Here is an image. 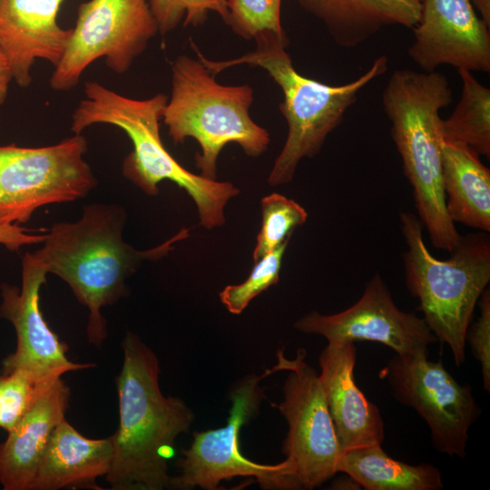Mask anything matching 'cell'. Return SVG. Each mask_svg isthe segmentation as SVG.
<instances>
[{
	"mask_svg": "<svg viewBox=\"0 0 490 490\" xmlns=\"http://www.w3.org/2000/svg\"><path fill=\"white\" fill-rule=\"evenodd\" d=\"M125 221L126 212L120 205L89 204L77 220L54 223L42 246L31 252L87 307V336L96 346L107 335L102 309L127 295L125 281L143 261L163 258L189 235V230L182 229L163 243L139 250L123 240Z\"/></svg>",
	"mask_w": 490,
	"mask_h": 490,
	"instance_id": "cell-1",
	"label": "cell"
},
{
	"mask_svg": "<svg viewBox=\"0 0 490 490\" xmlns=\"http://www.w3.org/2000/svg\"><path fill=\"white\" fill-rule=\"evenodd\" d=\"M122 348L119 426L110 436L113 460L106 480L114 490L169 488L168 460L194 414L180 397L163 396L158 358L135 334H126Z\"/></svg>",
	"mask_w": 490,
	"mask_h": 490,
	"instance_id": "cell-2",
	"label": "cell"
},
{
	"mask_svg": "<svg viewBox=\"0 0 490 490\" xmlns=\"http://www.w3.org/2000/svg\"><path fill=\"white\" fill-rule=\"evenodd\" d=\"M453 100L447 78L436 71L397 69L382 94L390 133L402 159L418 219L433 247L448 252L462 235L446 208L442 179V119Z\"/></svg>",
	"mask_w": 490,
	"mask_h": 490,
	"instance_id": "cell-3",
	"label": "cell"
},
{
	"mask_svg": "<svg viewBox=\"0 0 490 490\" xmlns=\"http://www.w3.org/2000/svg\"><path fill=\"white\" fill-rule=\"evenodd\" d=\"M82 99L72 114L71 132L81 134L95 124L123 131L132 150L124 158L123 176L149 196L170 181L183 189L196 204L200 224L211 230L225 223L224 210L240 190L230 181L195 174L180 164L163 145L160 122L168 97L157 93L145 99L124 96L94 81H87Z\"/></svg>",
	"mask_w": 490,
	"mask_h": 490,
	"instance_id": "cell-4",
	"label": "cell"
},
{
	"mask_svg": "<svg viewBox=\"0 0 490 490\" xmlns=\"http://www.w3.org/2000/svg\"><path fill=\"white\" fill-rule=\"evenodd\" d=\"M254 40L253 51L225 61L209 60L191 39L190 44L197 57L215 75L232 66L249 64L265 70L279 86L283 94L279 111L286 120L288 133L268 178L270 185L277 186L292 181L302 159L313 158L320 152L328 135L341 123L346 112L357 101L358 93L387 72L388 60L380 55L358 78L330 85L306 77L295 69L286 51L287 36L265 32Z\"/></svg>",
	"mask_w": 490,
	"mask_h": 490,
	"instance_id": "cell-5",
	"label": "cell"
},
{
	"mask_svg": "<svg viewBox=\"0 0 490 490\" xmlns=\"http://www.w3.org/2000/svg\"><path fill=\"white\" fill-rule=\"evenodd\" d=\"M400 226L407 245L403 262L407 289L418 299L432 333L449 347L460 367L475 308L490 281V237L485 231L462 236L451 256L439 260L428 250L417 216L401 212Z\"/></svg>",
	"mask_w": 490,
	"mask_h": 490,
	"instance_id": "cell-6",
	"label": "cell"
},
{
	"mask_svg": "<svg viewBox=\"0 0 490 490\" xmlns=\"http://www.w3.org/2000/svg\"><path fill=\"white\" fill-rule=\"evenodd\" d=\"M254 91L249 84L224 85L198 58L179 55L172 65V93L162 118L172 142L193 138L201 152L195 165L201 175L216 179L220 152L236 143L250 157L268 150L269 132L250 116Z\"/></svg>",
	"mask_w": 490,
	"mask_h": 490,
	"instance_id": "cell-7",
	"label": "cell"
},
{
	"mask_svg": "<svg viewBox=\"0 0 490 490\" xmlns=\"http://www.w3.org/2000/svg\"><path fill=\"white\" fill-rule=\"evenodd\" d=\"M87 148L82 133L48 146L0 145V227L27 222L43 206L87 196L97 185L84 159Z\"/></svg>",
	"mask_w": 490,
	"mask_h": 490,
	"instance_id": "cell-8",
	"label": "cell"
},
{
	"mask_svg": "<svg viewBox=\"0 0 490 490\" xmlns=\"http://www.w3.org/2000/svg\"><path fill=\"white\" fill-rule=\"evenodd\" d=\"M272 373L271 368L260 376H247L233 387L226 425L193 434L191 446L181 450L176 461L180 474L171 476L169 488L215 490L223 480L244 476L253 477L264 489H300L287 459L275 465L259 464L244 456L240 448L241 426L259 412L265 397L260 381Z\"/></svg>",
	"mask_w": 490,
	"mask_h": 490,
	"instance_id": "cell-9",
	"label": "cell"
},
{
	"mask_svg": "<svg viewBox=\"0 0 490 490\" xmlns=\"http://www.w3.org/2000/svg\"><path fill=\"white\" fill-rule=\"evenodd\" d=\"M159 33L148 0H89L82 3L64 56L54 67L50 86L75 87L97 59L118 74L126 73Z\"/></svg>",
	"mask_w": 490,
	"mask_h": 490,
	"instance_id": "cell-10",
	"label": "cell"
},
{
	"mask_svg": "<svg viewBox=\"0 0 490 490\" xmlns=\"http://www.w3.org/2000/svg\"><path fill=\"white\" fill-rule=\"evenodd\" d=\"M273 371H288L283 400L271 404L288 424L282 452L292 466L300 489H314L338 473L342 448L328 411L317 371L308 364L305 348L294 358L277 353Z\"/></svg>",
	"mask_w": 490,
	"mask_h": 490,
	"instance_id": "cell-11",
	"label": "cell"
},
{
	"mask_svg": "<svg viewBox=\"0 0 490 490\" xmlns=\"http://www.w3.org/2000/svg\"><path fill=\"white\" fill-rule=\"evenodd\" d=\"M394 397L426 423L435 449L464 458L470 426L480 408L469 384H460L441 361L395 355L381 369Z\"/></svg>",
	"mask_w": 490,
	"mask_h": 490,
	"instance_id": "cell-12",
	"label": "cell"
},
{
	"mask_svg": "<svg viewBox=\"0 0 490 490\" xmlns=\"http://www.w3.org/2000/svg\"><path fill=\"white\" fill-rule=\"evenodd\" d=\"M294 328L306 334L322 336L328 342L381 343L401 357L427 356L429 346L437 340L423 318L396 305L378 273L349 308L330 315L311 311L299 318Z\"/></svg>",
	"mask_w": 490,
	"mask_h": 490,
	"instance_id": "cell-13",
	"label": "cell"
},
{
	"mask_svg": "<svg viewBox=\"0 0 490 490\" xmlns=\"http://www.w3.org/2000/svg\"><path fill=\"white\" fill-rule=\"evenodd\" d=\"M47 274L31 252H26L22 260L21 288L1 285L0 316L12 323L16 334V348L3 360V374L24 369L39 380L52 383L66 372L93 367L67 358L66 345L42 314L40 290Z\"/></svg>",
	"mask_w": 490,
	"mask_h": 490,
	"instance_id": "cell-14",
	"label": "cell"
},
{
	"mask_svg": "<svg viewBox=\"0 0 490 490\" xmlns=\"http://www.w3.org/2000/svg\"><path fill=\"white\" fill-rule=\"evenodd\" d=\"M421 15L412 28L411 60L430 73L441 65L489 73L490 33L471 0H421Z\"/></svg>",
	"mask_w": 490,
	"mask_h": 490,
	"instance_id": "cell-15",
	"label": "cell"
},
{
	"mask_svg": "<svg viewBox=\"0 0 490 490\" xmlns=\"http://www.w3.org/2000/svg\"><path fill=\"white\" fill-rule=\"evenodd\" d=\"M64 1L0 0V50L18 86L31 84L37 59L55 67L64 56L72 34L57 23Z\"/></svg>",
	"mask_w": 490,
	"mask_h": 490,
	"instance_id": "cell-16",
	"label": "cell"
},
{
	"mask_svg": "<svg viewBox=\"0 0 490 490\" xmlns=\"http://www.w3.org/2000/svg\"><path fill=\"white\" fill-rule=\"evenodd\" d=\"M354 342H328L318 357L319 380L342 451L381 444L385 426L378 407L359 389L354 376Z\"/></svg>",
	"mask_w": 490,
	"mask_h": 490,
	"instance_id": "cell-17",
	"label": "cell"
},
{
	"mask_svg": "<svg viewBox=\"0 0 490 490\" xmlns=\"http://www.w3.org/2000/svg\"><path fill=\"white\" fill-rule=\"evenodd\" d=\"M70 388L56 379L42 392L0 445V484L5 490H31L48 439L64 418Z\"/></svg>",
	"mask_w": 490,
	"mask_h": 490,
	"instance_id": "cell-18",
	"label": "cell"
},
{
	"mask_svg": "<svg viewBox=\"0 0 490 490\" xmlns=\"http://www.w3.org/2000/svg\"><path fill=\"white\" fill-rule=\"evenodd\" d=\"M113 460L111 437L90 439L65 419L52 432L38 462L31 490L71 487L99 489L95 480L106 475Z\"/></svg>",
	"mask_w": 490,
	"mask_h": 490,
	"instance_id": "cell-19",
	"label": "cell"
},
{
	"mask_svg": "<svg viewBox=\"0 0 490 490\" xmlns=\"http://www.w3.org/2000/svg\"><path fill=\"white\" fill-rule=\"evenodd\" d=\"M304 11L318 19L336 44L356 47L382 28H413L419 21L421 0H298Z\"/></svg>",
	"mask_w": 490,
	"mask_h": 490,
	"instance_id": "cell-20",
	"label": "cell"
},
{
	"mask_svg": "<svg viewBox=\"0 0 490 490\" xmlns=\"http://www.w3.org/2000/svg\"><path fill=\"white\" fill-rule=\"evenodd\" d=\"M442 179L446 208L454 223L490 231V170L469 147L442 143Z\"/></svg>",
	"mask_w": 490,
	"mask_h": 490,
	"instance_id": "cell-21",
	"label": "cell"
},
{
	"mask_svg": "<svg viewBox=\"0 0 490 490\" xmlns=\"http://www.w3.org/2000/svg\"><path fill=\"white\" fill-rule=\"evenodd\" d=\"M355 478L366 490H440V470L429 463L410 465L389 456L381 444L342 453L338 473Z\"/></svg>",
	"mask_w": 490,
	"mask_h": 490,
	"instance_id": "cell-22",
	"label": "cell"
},
{
	"mask_svg": "<svg viewBox=\"0 0 490 490\" xmlns=\"http://www.w3.org/2000/svg\"><path fill=\"white\" fill-rule=\"evenodd\" d=\"M460 99L451 115L442 120L443 140L464 144L478 155L490 157V89L466 70Z\"/></svg>",
	"mask_w": 490,
	"mask_h": 490,
	"instance_id": "cell-23",
	"label": "cell"
},
{
	"mask_svg": "<svg viewBox=\"0 0 490 490\" xmlns=\"http://www.w3.org/2000/svg\"><path fill=\"white\" fill-rule=\"evenodd\" d=\"M261 213L262 223L252 254L254 262L289 240L294 230L308 219L300 204L276 192L262 198Z\"/></svg>",
	"mask_w": 490,
	"mask_h": 490,
	"instance_id": "cell-24",
	"label": "cell"
},
{
	"mask_svg": "<svg viewBox=\"0 0 490 490\" xmlns=\"http://www.w3.org/2000/svg\"><path fill=\"white\" fill-rule=\"evenodd\" d=\"M289 241L254 262L255 266L242 283L226 286L220 292V299L229 312L240 314L254 298L278 283Z\"/></svg>",
	"mask_w": 490,
	"mask_h": 490,
	"instance_id": "cell-25",
	"label": "cell"
},
{
	"mask_svg": "<svg viewBox=\"0 0 490 490\" xmlns=\"http://www.w3.org/2000/svg\"><path fill=\"white\" fill-rule=\"evenodd\" d=\"M282 0H226V24L237 35L254 39L260 34L271 32L287 36L280 21Z\"/></svg>",
	"mask_w": 490,
	"mask_h": 490,
	"instance_id": "cell-26",
	"label": "cell"
},
{
	"mask_svg": "<svg viewBox=\"0 0 490 490\" xmlns=\"http://www.w3.org/2000/svg\"><path fill=\"white\" fill-rule=\"evenodd\" d=\"M52 383L24 369L0 375V427L11 431Z\"/></svg>",
	"mask_w": 490,
	"mask_h": 490,
	"instance_id": "cell-27",
	"label": "cell"
},
{
	"mask_svg": "<svg viewBox=\"0 0 490 490\" xmlns=\"http://www.w3.org/2000/svg\"><path fill=\"white\" fill-rule=\"evenodd\" d=\"M158 31L166 34L183 20V25L202 24L210 12L217 13L226 23V0H148Z\"/></svg>",
	"mask_w": 490,
	"mask_h": 490,
	"instance_id": "cell-28",
	"label": "cell"
},
{
	"mask_svg": "<svg viewBox=\"0 0 490 490\" xmlns=\"http://www.w3.org/2000/svg\"><path fill=\"white\" fill-rule=\"evenodd\" d=\"M480 315L470 325L466 335L474 358L480 363L483 387L490 392V289L486 288L477 302Z\"/></svg>",
	"mask_w": 490,
	"mask_h": 490,
	"instance_id": "cell-29",
	"label": "cell"
},
{
	"mask_svg": "<svg viewBox=\"0 0 490 490\" xmlns=\"http://www.w3.org/2000/svg\"><path fill=\"white\" fill-rule=\"evenodd\" d=\"M45 233H34L32 230L21 225L12 224L0 227V245L12 251L18 250L24 246L42 243Z\"/></svg>",
	"mask_w": 490,
	"mask_h": 490,
	"instance_id": "cell-30",
	"label": "cell"
},
{
	"mask_svg": "<svg viewBox=\"0 0 490 490\" xmlns=\"http://www.w3.org/2000/svg\"><path fill=\"white\" fill-rule=\"evenodd\" d=\"M12 81L13 75L8 62L0 50V105H3L6 101Z\"/></svg>",
	"mask_w": 490,
	"mask_h": 490,
	"instance_id": "cell-31",
	"label": "cell"
},
{
	"mask_svg": "<svg viewBox=\"0 0 490 490\" xmlns=\"http://www.w3.org/2000/svg\"><path fill=\"white\" fill-rule=\"evenodd\" d=\"M344 474V473H343ZM328 489L334 490H359L362 489L359 483L351 475L344 474V475L334 478Z\"/></svg>",
	"mask_w": 490,
	"mask_h": 490,
	"instance_id": "cell-32",
	"label": "cell"
},
{
	"mask_svg": "<svg viewBox=\"0 0 490 490\" xmlns=\"http://www.w3.org/2000/svg\"><path fill=\"white\" fill-rule=\"evenodd\" d=\"M480 17L490 26V0H471Z\"/></svg>",
	"mask_w": 490,
	"mask_h": 490,
	"instance_id": "cell-33",
	"label": "cell"
}]
</instances>
